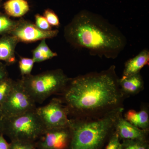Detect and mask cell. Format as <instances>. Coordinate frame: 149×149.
I'll list each match as a JSON object with an SVG mask.
<instances>
[{
	"mask_svg": "<svg viewBox=\"0 0 149 149\" xmlns=\"http://www.w3.org/2000/svg\"><path fill=\"white\" fill-rule=\"evenodd\" d=\"M116 66L70 78L61 100L72 118H96L123 108Z\"/></svg>",
	"mask_w": 149,
	"mask_h": 149,
	"instance_id": "6da1fadb",
	"label": "cell"
},
{
	"mask_svg": "<svg viewBox=\"0 0 149 149\" xmlns=\"http://www.w3.org/2000/svg\"><path fill=\"white\" fill-rule=\"evenodd\" d=\"M67 42L91 55L116 58L125 49L127 40L121 31L100 15L81 11L64 27Z\"/></svg>",
	"mask_w": 149,
	"mask_h": 149,
	"instance_id": "7a4b0ae2",
	"label": "cell"
},
{
	"mask_svg": "<svg viewBox=\"0 0 149 149\" xmlns=\"http://www.w3.org/2000/svg\"><path fill=\"white\" fill-rule=\"evenodd\" d=\"M123 110L118 109L96 118L70 119L71 138L68 149H103Z\"/></svg>",
	"mask_w": 149,
	"mask_h": 149,
	"instance_id": "3957f363",
	"label": "cell"
},
{
	"mask_svg": "<svg viewBox=\"0 0 149 149\" xmlns=\"http://www.w3.org/2000/svg\"><path fill=\"white\" fill-rule=\"evenodd\" d=\"M70 79L62 70L57 69L24 76L20 80L35 103H42L52 95L61 93Z\"/></svg>",
	"mask_w": 149,
	"mask_h": 149,
	"instance_id": "277c9868",
	"label": "cell"
},
{
	"mask_svg": "<svg viewBox=\"0 0 149 149\" xmlns=\"http://www.w3.org/2000/svg\"><path fill=\"white\" fill-rule=\"evenodd\" d=\"M36 109L13 117L4 118L3 135L11 141L36 143L46 130Z\"/></svg>",
	"mask_w": 149,
	"mask_h": 149,
	"instance_id": "5b68a950",
	"label": "cell"
},
{
	"mask_svg": "<svg viewBox=\"0 0 149 149\" xmlns=\"http://www.w3.org/2000/svg\"><path fill=\"white\" fill-rule=\"evenodd\" d=\"M36 108V103L25 90L20 80H15L10 93L0 106L5 118L19 115Z\"/></svg>",
	"mask_w": 149,
	"mask_h": 149,
	"instance_id": "8992f818",
	"label": "cell"
},
{
	"mask_svg": "<svg viewBox=\"0 0 149 149\" xmlns=\"http://www.w3.org/2000/svg\"><path fill=\"white\" fill-rule=\"evenodd\" d=\"M36 110L46 129L69 126V112L61 99L54 98L47 104L37 108Z\"/></svg>",
	"mask_w": 149,
	"mask_h": 149,
	"instance_id": "52a82bcc",
	"label": "cell"
},
{
	"mask_svg": "<svg viewBox=\"0 0 149 149\" xmlns=\"http://www.w3.org/2000/svg\"><path fill=\"white\" fill-rule=\"evenodd\" d=\"M58 33V29L47 31L40 30L33 22L21 19L17 20V24L9 35L15 37L19 42L31 43L52 39L56 37Z\"/></svg>",
	"mask_w": 149,
	"mask_h": 149,
	"instance_id": "ba28073f",
	"label": "cell"
},
{
	"mask_svg": "<svg viewBox=\"0 0 149 149\" xmlns=\"http://www.w3.org/2000/svg\"><path fill=\"white\" fill-rule=\"evenodd\" d=\"M71 138L69 126L46 129L35 143L38 149H68Z\"/></svg>",
	"mask_w": 149,
	"mask_h": 149,
	"instance_id": "9c48e42d",
	"label": "cell"
},
{
	"mask_svg": "<svg viewBox=\"0 0 149 149\" xmlns=\"http://www.w3.org/2000/svg\"><path fill=\"white\" fill-rule=\"evenodd\" d=\"M120 140H148L149 130L140 129L128 122L123 118L122 113L118 118L114 125Z\"/></svg>",
	"mask_w": 149,
	"mask_h": 149,
	"instance_id": "30bf717a",
	"label": "cell"
},
{
	"mask_svg": "<svg viewBox=\"0 0 149 149\" xmlns=\"http://www.w3.org/2000/svg\"><path fill=\"white\" fill-rule=\"evenodd\" d=\"M121 92L125 97L135 95L144 89V82L141 72L128 76H122L119 79Z\"/></svg>",
	"mask_w": 149,
	"mask_h": 149,
	"instance_id": "8fae6325",
	"label": "cell"
},
{
	"mask_svg": "<svg viewBox=\"0 0 149 149\" xmlns=\"http://www.w3.org/2000/svg\"><path fill=\"white\" fill-rule=\"evenodd\" d=\"M19 42L18 40L12 35H3L0 38V61L5 62L6 65L15 63V48Z\"/></svg>",
	"mask_w": 149,
	"mask_h": 149,
	"instance_id": "7c38bea8",
	"label": "cell"
},
{
	"mask_svg": "<svg viewBox=\"0 0 149 149\" xmlns=\"http://www.w3.org/2000/svg\"><path fill=\"white\" fill-rule=\"evenodd\" d=\"M149 51L147 49L141 51L138 55L125 63L122 76H128L140 73L141 69L149 64Z\"/></svg>",
	"mask_w": 149,
	"mask_h": 149,
	"instance_id": "4fadbf2b",
	"label": "cell"
},
{
	"mask_svg": "<svg viewBox=\"0 0 149 149\" xmlns=\"http://www.w3.org/2000/svg\"><path fill=\"white\" fill-rule=\"evenodd\" d=\"M126 120L134 126L145 130H149L148 109L143 107L139 111L130 109L123 116Z\"/></svg>",
	"mask_w": 149,
	"mask_h": 149,
	"instance_id": "5bb4252c",
	"label": "cell"
},
{
	"mask_svg": "<svg viewBox=\"0 0 149 149\" xmlns=\"http://www.w3.org/2000/svg\"><path fill=\"white\" fill-rule=\"evenodd\" d=\"M6 14L9 17H21L29 10V6L26 0H8L3 4Z\"/></svg>",
	"mask_w": 149,
	"mask_h": 149,
	"instance_id": "9a60e30c",
	"label": "cell"
},
{
	"mask_svg": "<svg viewBox=\"0 0 149 149\" xmlns=\"http://www.w3.org/2000/svg\"><path fill=\"white\" fill-rule=\"evenodd\" d=\"M33 60L36 63H40L51 59L58 56L53 52L46 43V40H41L38 45L32 52Z\"/></svg>",
	"mask_w": 149,
	"mask_h": 149,
	"instance_id": "2e32d148",
	"label": "cell"
},
{
	"mask_svg": "<svg viewBox=\"0 0 149 149\" xmlns=\"http://www.w3.org/2000/svg\"><path fill=\"white\" fill-rule=\"evenodd\" d=\"M17 23V20L12 19L6 14L0 13V35H9Z\"/></svg>",
	"mask_w": 149,
	"mask_h": 149,
	"instance_id": "e0dca14e",
	"label": "cell"
},
{
	"mask_svg": "<svg viewBox=\"0 0 149 149\" xmlns=\"http://www.w3.org/2000/svg\"><path fill=\"white\" fill-rule=\"evenodd\" d=\"M120 149H149L148 140H123Z\"/></svg>",
	"mask_w": 149,
	"mask_h": 149,
	"instance_id": "ac0fdd59",
	"label": "cell"
},
{
	"mask_svg": "<svg viewBox=\"0 0 149 149\" xmlns=\"http://www.w3.org/2000/svg\"><path fill=\"white\" fill-rule=\"evenodd\" d=\"M14 81L8 77L0 83V106L6 100L10 93Z\"/></svg>",
	"mask_w": 149,
	"mask_h": 149,
	"instance_id": "d6986e66",
	"label": "cell"
},
{
	"mask_svg": "<svg viewBox=\"0 0 149 149\" xmlns=\"http://www.w3.org/2000/svg\"><path fill=\"white\" fill-rule=\"evenodd\" d=\"M35 63L32 58L20 57L19 61V68L22 77L31 74Z\"/></svg>",
	"mask_w": 149,
	"mask_h": 149,
	"instance_id": "ffe728a7",
	"label": "cell"
},
{
	"mask_svg": "<svg viewBox=\"0 0 149 149\" xmlns=\"http://www.w3.org/2000/svg\"><path fill=\"white\" fill-rule=\"evenodd\" d=\"M120 141L117 132L114 130L109 138L104 149H120Z\"/></svg>",
	"mask_w": 149,
	"mask_h": 149,
	"instance_id": "44dd1931",
	"label": "cell"
},
{
	"mask_svg": "<svg viewBox=\"0 0 149 149\" xmlns=\"http://www.w3.org/2000/svg\"><path fill=\"white\" fill-rule=\"evenodd\" d=\"M43 16L45 17L48 23L50 24L52 27H59L60 25L59 19L53 10L50 9L46 10L45 11Z\"/></svg>",
	"mask_w": 149,
	"mask_h": 149,
	"instance_id": "7402d4cb",
	"label": "cell"
},
{
	"mask_svg": "<svg viewBox=\"0 0 149 149\" xmlns=\"http://www.w3.org/2000/svg\"><path fill=\"white\" fill-rule=\"evenodd\" d=\"M10 149H36L35 143L26 141H11Z\"/></svg>",
	"mask_w": 149,
	"mask_h": 149,
	"instance_id": "603a6c76",
	"label": "cell"
},
{
	"mask_svg": "<svg viewBox=\"0 0 149 149\" xmlns=\"http://www.w3.org/2000/svg\"><path fill=\"white\" fill-rule=\"evenodd\" d=\"M35 25L40 30L47 31L52 30V26L48 23L45 17L37 14L35 15Z\"/></svg>",
	"mask_w": 149,
	"mask_h": 149,
	"instance_id": "cb8c5ba5",
	"label": "cell"
},
{
	"mask_svg": "<svg viewBox=\"0 0 149 149\" xmlns=\"http://www.w3.org/2000/svg\"><path fill=\"white\" fill-rule=\"evenodd\" d=\"M6 65L0 63V83L8 77V72Z\"/></svg>",
	"mask_w": 149,
	"mask_h": 149,
	"instance_id": "d4e9b609",
	"label": "cell"
},
{
	"mask_svg": "<svg viewBox=\"0 0 149 149\" xmlns=\"http://www.w3.org/2000/svg\"><path fill=\"white\" fill-rule=\"evenodd\" d=\"M3 136L0 134V149H10V143L7 142Z\"/></svg>",
	"mask_w": 149,
	"mask_h": 149,
	"instance_id": "484cf974",
	"label": "cell"
},
{
	"mask_svg": "<svg viewBox=\"0 0 149 149\" xmlns=\"http://www.w3.org/2000/svg\"><path fill=\"white\" fill-rule=\"evenodd\" d=\"M5 118L0 109V134L3 135L4 123Z\"/></svg>",
	"mask_w": 149,
	"mask_h": 149,
	"instance_id": "4316f807",
	"label": "cell"
},
{
	"mask_svg": "<svg viewBox=\"0 0 149 149\" xmlns=\"http://www.w3.org/2000/svg\"><path fill=\"white\" fill-rule=\"evenodd\" d=\"M1 0H0V6L1 5Z\"/></svg>",
	"mask_w": 149,
	"mask_h": 149,
	"instance_id": "83f0119b",
	"label": "cell"
}]
</instances>
